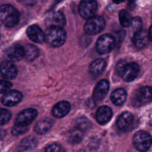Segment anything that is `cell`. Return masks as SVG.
<instances>
[{"mask_svg":"<svg viewBox=\"0 0 152 152\" xmlns=\"http://www.w3.org/2000/svg\"><path fill=\"white\" fill-rule=\"evenodd\" d=\"M0 21L7 28L16 26L19 21V11L10 4H3L0 7Z\"/></svg>","mask_w":152,"mask_h":152,"instance_id":"obj_1","label":"cell"},{"mask_svg":"<svg viewBox=\"0 0 152 152\" xmlns=\"http://www.w3.org/2000/svg\"><path fill=\"white\" fill-rule=\"evenodd\" d=\"M66 33L62 28L50 27L45 32V41L53 47H60L65 43Z\"/></svg>","mask_w":152,"mask_h":152,"instance_id":"obj_2","label":"cell"},{"mask_svg":"<svg viewBox=\"0 0 152 152\" xmlns=\"http://www.w3.org/2000/svg\"><path fill=\"white\" fill-rule=\"evenodd\" d=\"M105 27V21L100 16H94L89 18L84 26L86 34L89 35H95L103 31Z\"/></svg>","mask_w":152,"mask_h":152,"instance_id":"obj_3","label":"cell"},{"mask_svg":"<svg viewBox=\"0 0 152 152\" xmlns=\"http://www.w3.org/2000/svg\"><path fill=\"white\" fill-rule=\"evenodd\" d=\"M152 144L151 136L145 131L137 132L133 138V145L138 151H146Z\"/></svg>","mask_w":152,"mask_h":152,"instance_id":"obj_4","label":"cell"},{"mask_svg":"<svg viewBox=\"0 0 152 152\" xmlns=\"http://www.w3.org/2000/svg\"><path fill=\"white\" fill-rule=\"evenodd\" d=\"M140 72V67L135 62L126 63L119 68V74L124 81L132 82L137 77Z\"/></svg>","mask_w":152,"mask_h":152,"instance_id":"obj_5","label":"cell"},{"mask_svg":"<svg viewBox=\"0 0 152 152\" xmlns=\"http://www.w3.org/2000/svg\"><path fill=\"white\" fill-rule=\"evenodd\" d=\"M115 45V39L110 34L102 35L96 42V49L100 54L109 53Z\"/></svg>","mask_w":152,"mask_h":152,"instance_id":"obj_6","label":"cell"},{"mask_svg":"<svg viewBox=\"0 0 152 152\" xmlns=\"http://www.w3.org/2000/svg\"><path fill=\"white\" fill-rule=\"evenodd\" d=\"M97 10V3L94 0H83L79 5V13L83 19H88L94 16Z\"/></svg>","mask_w":152,"mask_h":152,"instance_id":"obj_7","label":"cell"},{"mask_svg":"<svg viewBox=\"0 0 152 152\" xmlns=\"http://www.w3.org/2000/svg\"><path fill=\"white\" fill-rule=\"evenodd\" d=\"M45 24L48 28L50 27L62 28L65 25V17L62 12H51L46 17Z\"/></svg>","mask_w":152,"mask_h":152,"instance_id":"obj_8","label":"cell"},{"mask_svg":"<svg viewBox=\"0 0 152 152\" xmlns=\"http://www.w3.org/2000/svg\"><path fill=\"white\" fill-rule=\"evenodd\" d=\"M22 94L18 91H7L1 97V102L6 106H14L22 101Z\"/></svg>","mask_w":152,"mask_h":152,"instance_id":"obj_9","label":"cell"},{"mask_svg":"<svg viewBox=\"0 0 152 152\" xmlns=\"http://www.w3.org/2000/svg\"><path fill=\"white\" fill-rule=\"evenodd\" d=\"M134 121V119L133 114L129 111H126L119 117L117 125L121 131L128 132L133 127Z\"/></svg>","mask_w":152,"mask_h":152,"instance_id":"obj_10","label":"cell"},{"mask_svg":"<svg viewBox=\"0 0 152 152\" xmlns=\"http://www.w3.org/2000/svg\"><path fill=\"white\" fill-rule=\"evenodd\" d=\"M37 116V111L33 108H28L22 111L19 114L16 118V123L28 126L31 124Z\"/></svg>","mask_w":152,"mask_h":152,"instance_id":"obj_11","label":"cell"},{"mask_svg":"<svg viewBox=\"0 0 152 152\" xmlns=\"http://www.w3.org/2000/svg\"><path fill=\"white\" fill-rule=\"evenodd\" d=\"M5 55L9 60L17 62L25 57V48L19 45H14L6 50Z\"/></svg>","mask_w":152,"mask_h":152,"instance_id":"obj_12","label":"cell"},{"mask_svg":"<svg viewBox=\"0 0 152 152\" xmlns=\"http://www.w3.org/2000/svg\"><path fill=\"white\" fill-rule=\"evenodd\" d=\"M16 65L10 62H3L0 64V74L6 80H13L17 75Z\"/></svg>","mask_w":152,"mask_h":152,"instance_id":"obj_13","label":"cell"},{"mask_svg":"<svg viewBox=\"0 0 152 152\" xmlns=\"http://www.w3.org/2000/svg\"><path fill=\"white\" fill-rule=\"evenodd\" d=\"M28 37L36 43H42L45 40V33L37 25H31L27 29Z\"/></svg>","mask_w":152,"mask_h":152,"instance_id":"obj_14","label":"cell"},{"mask_svg":"<svg viewBox=\"0 0 152 152\" xmlns=\"http://www.w3.org/2000/svg\"><path fill=\"white\" fill-rule=\"evenodd\" d=\"M109 90V83L108 80H102L96 84L93 93L94 99L101 101L105 97Z\"/></svg>","mask_w":152,"mask_h":152,"instance_id":"obj_15","label":"cell"},{"mask_svg":"<svg viewBox=\"0 0 152 152\" xmlns=\"http://www.w3.org/2000/svg\"><path fill=\"white\" fill-rule=\"evenodd\" d=\"M136 100L139 104L149 103L152 101V88L149 86L142 87L137 91Z\"/></svg>","mask_w":152,"mask_h":152,"instance_id":"obj_16","label":"cell"},{"mask_svg":"<svg viewBox=\"0 0 152 152\" xmlns=\"http://www.w3.org/2000/svg\"><path fill=\"white\" fill-rule=\"evenodd\" d=\"M149 40L148 33L143 30H141L140 31L134 34L133 42L135 47L139 49H142L146 47L149 42Z\"/></svg>","mask_w":152,"mask_h":152,"instance_id":"obj_17","label":"cell"},{"mask_svg":"<svg viewBox=\"0 0 152 152\" xmlns=\"http://www.w3.org/2000/svg\"><path fill=\"white\" fill-rule=\"evenodd\" d=\"M71 110V105L68 102L62 101L58 102L52 109V114L56 118H62L68 114Z\"/></svg>","mask_w":152,"mask_h":152,"instance_id":"obj_18","label":"cell"},{"mask_svg":"<svg viewBox=\"0 0 152 152\" xmlns=\"http://www.w3.org/2000/svg\"><path fill=\"white\" fill-rule=\"evenodd\" d=\"M112 114V111L109 107L101 106L96 113V120L98 123L104 125L111 120Z\"/></svg>","mask_w":152,"mask_h":152,"instance_id":"obj_19","label":"cell"},{"mask_svg":"<svg viewBox=\"0 0 152 152\" xmlns=\"http://www.w3.org/2000/svg\"><path fill=\"white\" fill-rule=\"evenodd\" d=\"M53 124V120L49 118H45L39 120L34 127V131L39 134H45L50 130Z\"/></svg>","mask_w":152,"mask_h":152,"instance_id":"obj_20","label":"cell"},{"mask_svg":"<svg viewBox=\"0 0 152 152\" xmlns=\"http://www.w3.org/2000/svg\"><path fill=\"white\" fill-rule=\"evenodd\" d=\"M127 93L123 88H117L112 92L111 99L116 105H122L126 100Z\"/></svg>","mask_w":152,"mask_h":152,"instance_id":"obj_21","label":"cell"},{"mask_svg":"<svg viewBox=\"0 0 152 152\" xmlns=\"http://www.w3.org/2000/svg\"><path fill=\"white\" fill-rule=\"evenodd\" d=\"M105 66H106V62H105V60L102 59H97L91 64L89 71L94 76L100 75L105 71Z\"/></svg>","mask_w":152,"mask_h":152,"instance_id":"obj_22","label":"cell"},{"mask_svg":"<svg viewBox=\"0 0 152 152\" xmlns=\"http://www.w3.org/2000/svg\"><path fill=\"white\" fill-rule=\"evenodd\" d=\"M83 131L77 128L69 132L68 135V140L71 144H77L83 140Z\"/></svg>","mask_w":152,"mask_h":152,"instance_id":"obj_23","label":"cell"},{"mask_svg":"<svg viewBox=\"0 0 152 152\" xmlns=\"http://www.w3.org/2000/svg\"><path fill=\"white\" fill-rule=\"evenodd\" d=\"M39 55V50L36 46L33 45H28L25 48V58L27 61L34 60Z\"/></svg>","mask_w":152,"mask_h":152,"instance_id":"obj_24","label":"cell"},{"mask_svg":"<svg viewBox=\"0 0 152 152\" xmlns=\"http://www.w3.org/2000/svg\"><path fill=\"white\" fill-rule=\"evenodd\" d=\"M36 145H37V140L31 137H28L22 140L19 145V150L23 151H31L35 148Z\"/></svg>","mask_w":152,"mask_h":152,"instance_id":"obj_25","label":"cell"},{"mask_svg":"<svg viewBox=\"0 0 152 152\" xmlns=\"http://www.w3.org/2000/svg\"><path fill=\"white\" fill-rule=\"evenodd\" d=\"M119 19H120V25L123 28H129L132 23V18L131 17L129 12L126 10H121L119 13Z\"/></svg>","mask_w":152,"mask_h":152,"instance_id":"obj_26","label":"cell"},{"mask_svg":"<svg viewBox=\"0 0 152 152\" xmlns=\"http://www.w3.org/2000/svg\"><path fill=\"white\" fill-rule=\"evenodd\" d=\"M142 21L140 18L138 17V16L132 18V23H131L130 27L132 28V31H133L134 34H135L136 33L140 31L141 30H142Z\"/></svg>","mask_w":152,"mask_h":152,"instance_id":"obj_27","label":"cell"},{"mask_svg":"<svg viewBox=\"0 0 152 152\" xmlns=\"http://www.w3.org/2000/svg\"><path fill=\"white\" fill-rule=\"evenodd\" d=\"M11 119V113L7 109L0 108V126L6 124Z\"/></svg>","mask_w":152,"mask_h":152,"instance_id":"obj_28","label":"cell"},{"mask_svg":"<svg viewBox=\"0 0 152 152\" xmlns=\"http://www.w3.org/2000/svg\"><path fill=\"white\" fill-rule=\"evenodd\" d=\"M77 128L83 132V131H87L91 127L90 121L85 117H81V118L78 119L77 121Z\"/></svg>","mask_w":152,"mask_h":152,"instance_id":"obj_29","label":"cell"},{"mask_svg":"<svg viewBox=\"0 0 152 152\" xmlns=\"http://www.w3.org/2000/svg\"><path fill=\"white\" fill-rule=\"evenodd\" d=\"M28 129H27V126H22V125L18 124L16 123L13 128V130H12V134H13L14 136H19V135L25 133L27 132Z\"/></svg>","mask_w":152,"mask_h":152,"instance_id":"obj_30","label":"cell"},{"mask_svg":"<svg viewBox=\"0 0 152 152\" xmlns=\"http://www.w3.org/2000/svg\"><path fill=\"white\" fill-rule=\"evenodd\" d=\"M12 83L5 80H0V94L5 93L11 88Z\"/></svg>","mask_w":152,"mask_h":152,"instance_id":"obj_31","label":"cell"},{"mask_svg":"<svg viewBox=\"0 0 152 152\" xmlns=\"http://www.w3.org/2000/svg\"><path fill=\"white\" fill-rule=\"evenodd\" d=\"M62 151V148L60 145L57 143H52L48 145L45 148V151L47 152H59Z\"/></svg>","mask_w":152,"mask_h":152,"instance_id":"obj_32","label":"cell"},{"mask_svg":"<svg viewBox=\"0 0 152 152\" xmlns=\"http://www.w3.org/2000/svg\"><path fill=\"white\" fill-rule=\"evenodd\" d=\"M21 4L25 5H33L37 1V0H17Z\"/></svg>","mask_w":152,"mask_h":152,"instance_id":"obj_33","label":"cell"},{"mask_svg":"<svg viewBox=\"0 0 152 152\" xmlns=\"http://www.w3.org/2000/svg\"><path fill=\"white\" fill-rule=\"evenodd\" d=\"M148 37H149L150 41L152 42V25L150 27L149 30H148Z\"/></svg>","mask_w":152,"mask_h":152,"instance_id":"obj_34","label":"cell"},{"mask_svg":"<svg viewBox=\"0 0 152 152\" xmlns=\"http://www.w3.org/2000/svg\"><path fill=\"white\" fill-rule=\"evenodd\" d=\"M124 1V0H114V2H115V3H118V4H119V3L122 2V1Z\"/></svg>","mask_w":152,"mask_h":152,"instance_id":"obj_35","label":"cell"}]
</instances>
